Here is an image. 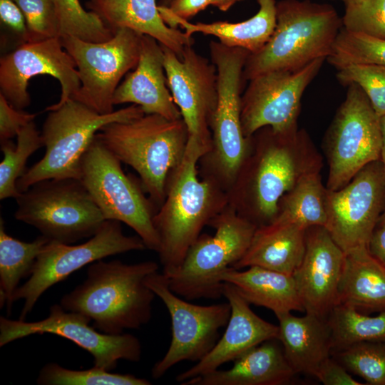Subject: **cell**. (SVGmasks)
<instances>
[{
  "mask_svg": "<svg viewBox=\"0 0 385 385\" xmlns=\"http://www.w3.org/2000/svg\"><path fill=\"white\" fill-rule=\"evenodd\" d=\"M321 158L306 132L282 134L264 127L227 191L228 204L257 227L276 218L281 197L304 175L320 170Z\"/></svg>",
  "mask_w": 385,
  "mask_h": 385,
  "instance_id": "cell-1",
  "label": "cell"
},
{
  "mask_svg": "<svg viewBox=\"0 0 385 385\" xmlns=\"http://www.w3.org/2000/svg\"><path fill=\"white\" fill-rule=\"evenodd\" d=\"M210 150L189 136L184 156L170 172L165 200L153 217L160 243L158 254L166 276L180 267L205 226L228 205L222 188L210 179L198 178L199 160Z\"/></svg>",
  "mask_w": 385,
  "mask_h": 385,
  "instance_id": "cell-2",
  "label": "cell"
},
{
  "mask_svg": "<svg viewBox=\"0 0 385 385\" xmlns=\"http://www.w3.org/2000/svg\"><path fill=\"white\" fill-rule=\"evenodd\" d=\"M158 269L154 261L97 260L88 267L85 280L65 294L60 304L66 311L85 315L105 334L139 329L150 320L156 296L145 279Z\"/></svg>",
  "mask_w": 385,
  "mask_h": 385,
  "instance_id": "cell-3",
  "label": "cell"
},
{
  "mask_svg": "<svg viewBox=\"0 0 385 385\" xmlns=\"http://www.w3.org/2000/svg\"><path fill=\"white\" fill-rule=\"evenodd\" d=\"M343 26L330 4L282 0L276 5V26L267 43L246 61L244 81L272 71H296L327 58Z\"/></svg>",
  "mask_w": 385,
  "mask_h": 385,
  "instance_id": "cell-4",
  "label": "cell"
},
{
  "mask_svg": "<svg viewBox=\"0 0 385 385\" xmlns=\"http://www.w3.org/2000/svg\"><path fill=\"white\" fill-rule=\"evenodd\" d=\"M121 163L139 175L143 188L158 208L165 197L170 172L182 160L189 134L183 118L145 114L126 122H114L96 135Z\"/></svg>",
  "mask_w": 385,
  "mask_h": 385,
  "instance_id": "cell-5",
  "label": "cell"
},
{
  "mask_svg": "<svg viewBox=\"0 0 385 385\" xmlns=\"http://www.w3.org/2000/svg\"><path fill=\"white\" fill-rule=\"evenodd\" d=\"M209 50L217 72L218 98L210 124L212 148L198 164L202 178L227 192L251 148V137L245 136L241 123L243 71L250 52L215 41L210 42Z\"/></svg>",
  "mask_w": 385,
  "mask_h": 385,
  "instance_id": "cell-6",
  "label": "cell"
},
{
  "mask_svg": "<svg viewBox=\"0 0 385 385\" xmlns=\"http://www.w3.org/2000/svg\"><path fill=\"white\" fill-rule=\"evenodd\" d=\"M145 115L140 106H130L101 114L82 103L70 98L48 111L41 137L46 152L16 182L20 192L46 179L81 178V159L105 125L126 122Z\"/></svg>",
  "mask_w": 385,
  "mask_h": 385,
  "instance_id": "cell-7",
  "label": "cell"
},
{
  "mask_svg": "<svg viewBox=\"0 0 385 385\" xmlns=\"http://www.w3.org/2000/svg\"><path fill=\"white\" fill-rule=\"evenodd\" d=\"M209 225L215 235L201 234L180 267L165 275L170 289L187 300L222 297L221 275L243 257L257 227L229 204Z\"/></svg>",
  "mask_w": 385,
  "mask_h": 385,
  "instance_id": "cell-8",
  "label": "cell"
},
{
  "mask_svg": "<svg viewBox=\"0 0 385 385\" xmlns=\"http://www.w3.org/2000/svg\"><path fill=\"white\" fill-rule=\"evenodd\" d=\"M16 220L36 227L50 241L73 244L90 238L105 218L82 182L46 179L16 198Z\"/></svg>",
  "mask_w": 385,
  "mask_h": 385,
  "instance_id": "cell-9",
  "label": "cell"
},
{
  "mask_svg": "<svg viewBox=\"0 0 385 385\" xmlns=\"http://www.w3.org/2000/svg\"><path fill=\"white\" fill-rule=\"evenodd\" d=\"M80 180L106 220L126 224L147 249L159 252L160 240L153 225L158 208L134 178L124 173L120 160L96 136L81 159Z\"/></svg>",
  "mask_w": 385,
  "mask_h": 385,
  "instance_id": "cell-10",
  "label": "cell"
},
{
  "mask_svg": "<svg viewBox=\"0 0 385 385\" xmlns=\"http://www.w3.org/2000/svg\"><path fill=\"white\" fill-rule=\"evenodd\" d=\"M325 140L329 190L344 187L367 164L381 160L379 117L357 85H348Z\"/></svg>",
  "mask_w": 385,
  "mask_h": 385,
  "instance_id": "cell-11",
  "label": "cell"
},
{
  "mask_svg": "<svg viewBox=\"0 0 385 385\" xmlns=\"http://www.w3.org/2000/svg\"><path fill=\"white\" fill-rule=\"evenodd\" d=\"M143 34L120 29L103 42L64 36L60 40L73 59L81 87L73 98L101 114L113 112V97L125 74L139 61Z\"/></svg>",
  "mask_w": 385,
  "mask_h": 385,
  "instance_id": "cell-12",
  "label": "cell"
},
{
  "mask_svg": "<svg viewBox=\"0 0 385 385\" xmlns=\"http://www.w3.org/2000/svg\"><path fill=\"white\" fill-rule=\"evenodd\" d=\"M145 249L138 235H125L120 222L113 220H105L98 231L82 244L50 241L37 257L29 279L14 294V302L23 299L24 302L19 319L25 320L48 289L85 265L111 255Z\"/></svg>",
  "mask_w": 385,
  "mask_h": 385,
  "instance_id": "cell-13",
  "label": "cell"
},
{
  "mask_svg": "<svg viewBox=\"0 0 385 385\" xmlns=\"http://www.w3.org/2000/svg\"><path fill=\"white\" fill-rule=\"evenodd\" d=\"M146 284L165 305L171 319L172 339L164 356L151 369L153 379H160L183 361L197 362L219 340V331L230 317L229 302L197 305L183 299L170 288L168 278L158 271L145 279Z\"/></svg>",
  "mask_w": 385,
  "mask_h": 385,
  "instance_id": "cell-14",
  "label": "cell"
},
{
  "mask_svg": "<svg viewBox=\"0 0 385 385\" xmlns=\"http://www.w3.org/2000/svg\"><path fill=\"white\" fill-rule=\"evenodd\" d=\"M91 319L78 312L65 310L53 304L47 317L37 322L0 317V346L35 334H53L64 337L91 354L93 365L111 371L120 360L139 361L142 346L133 334H108L101 332Z\"/></svg>",
  "mask_w": 385,
  "mask_h": 385,
  "instance_id": "cell-15",
  "label": "cell"
},
{
  "mask_svg": "<svg viewBox=\"0 0 385 385\" xmlns=\"http://www.w3.org/2000/svg\"><path fill=\"white\" fill-rule=\"evenodd\" d=\"M385 209V165L367 164L344 187L327 189L326 229L344 252L367 247Z\"/></svg>",
  "mask_w": 385,
  "mask_h": 385,
  "instance_id": "cell-16",
  "label": "cell"
},
{
  "mask_svg": "<svg viewBox=\"0 0 385 385\" xmlns=\"http://www.w3.org/2000/svg\"><path fill=\"white\" fill-rule=\"evenodd\" d=\"M325 58L296 71H272L250 80L241 101V123L246 138L270 127L277 133L297 130L302 95Z\"/></svg>",
  "mask_w": 385,
  "mask_h": 385,
  "instance_id": "cell-17",
  "label": "cell"
},
{
  "mask_svg": "<svg viewBox=\"0 0 385 385\" xmlns=\"http://www.w3.org/2000/svg\"><path fill=\"white\" fill-rule=\"evenodd\" d=\"M44 74L56 78L61 88L59 101L48 106L46 111L73 98L81 87L76 63L60 37L22 43L4 56L0 61V93L14 108L22 110L31 103L27 91L29 80Z\"/></svg>",
  "mask_w": 385,
  "mask_h": 385,
  "instance_id": "cell-18",
  "label": "cell"
},
{
  "mask_svg": "<svg viewBox=\"0 0 385 385\" xmlns=\"http://www.w3.org/2000/svg\"><path fill=\"white\" fill-rule=\"evenodd\" d=\"M167 84L189 136L212 148L210 124L218 98L217 72L213 63L188 46L180 59L162 45Z\"/></svg>",
  "mask_w": 385,
  "mask_h": 385,
  "instance_id": "cell-19",
  "label": "cell"
},
{
  "mask_svg": "<svg viewBox=\"0 0 385 385\" xmlns=\"http://www.w3.org/2000/svg\"><path fill=\"white\" fill-rule=\"evenodd\" d=\"M344 252L323 226L306 230L303 259L292 276L306 313L327 318L338 304Z\"/></svg>",
  "mask_w": 385,
  "mask_h": 385,
  "instance_id": "cell-20",
  "label": "cell"
},
{
  "mask_svg": "<svg viewBox=\"0 0 385 385\" xmlns=\"http://www.w3.org/2000/svg\"><path fill=\"white\" fill-rule=\"evenodd\" d=\"M222 294L231 307L226 329L205 356L176 376L175 381L180 384L190 379L215 371L223 364L234 361L251 348L278 337V325L257 315L250 308V304L232 284L224 282Z\"/></svg>",
  "mask_w": 385,
  "mask_h": 385,
  "instance_id": "cell-21",
  "label": "cell"
},
{
  "mask_svg": "<svg viewBox=\"0 0 385 385\" xmlns=\"http://www.w3.org/2000/svg\"><path fill=\"white\" fill-rule=\"evenodd\" d=\"M113 103H131L140 106L145 114L182 118L167 84L161 45L154 38L142 36L138 63L116 88Z\"/></svg>",
  "mask_w": 385,
  "mask_h": 385,
  "instance_id": "cell-22",
  "label": "cell"
},
{
  "mask_svg": "<svg viewBox=\"0 0 385 385\" xmlns=\"http://www.w3.org/2000/svg\"><path fill=\"white\" fill-rule=\"evenodd\" d=\"M86 6L113 32L128 29L150 36L180 59L186 46L194 44L192 35L164 22L156 0H88Z\"/></svg>",
  "mask_w": 385,
  "mask_h": 385,
  "instance_id": "cell-23",
  "label": "cell"
},
{
  "mask_svg": "<svg viewBox=\"0 0 385 385\" xmlns=\"http://www.w3.org/2000/svg\"><path fill=\"white\" fill-rule=\"evenodd\" d=\"M228 369H217L182 385H284L296 372L278 339L267 340L236 358Z\"/></svg>",
  "mask_w": 385,
  "mask_h": 385,
  "instance_id": "cell-24",
  "label": "cell"
},
{
  "mask_svg": "<svg viewBox=\"0 0 385 385\" xmlns=\"http://www.w3.org/2000/svg\"><path fill=\"white\" fill-rule=\"evenodd\" d=\"M276 317L279 322L277 339L289 364L296 374L316 376L332 351L327 319L309 313L297 317L285 312Z\"/></svg>",
  "mask_w": 385,
  "mask_h": 385,
  "instance_id": "cell-25",
  "label": "cell"
},
{
  "mask_svg": "<svg viewBox=\"0 0 385 385\" xmlns=\"http://www.w3.org/2000/svg\"><path fill=\"white\" fill-rule=\"evenodd\" d=\"M306 230L274 223L257 227L246 252L232 268L258 266L292 275L304 257Z\"/></svg>",
  "mask_w": 385,
  "mask_h": 385,
  "instance_id": "cell-26",
  "label": "cell"
},
{
  "mask_svg": "<svg viewBox=\"0 0 385 385\" xmlns=\"http://www.w3.org/2000/svg\"><path fill=\"white\" fill-rule=\"evenodd\" d=\"M241 271L229 268L221 280L232 284L250 304L264 307L274 314L304 312L292 275L258 266Z\"/></svg>",
  "mask_w": 385,
  "mask_h": 385,
  "instance_id": "cell-27",
  "label": "cell"
},
{
  "mask_svg": "<svg viewBox=\"0 0 385 385\" xmlns=\"http://www.w3.org/2000/svg\"><path fill=\"white\" fill-rule=\"evenodd\" d=\"M257 3L258 11L249 19L238 23L192 24L187 20L160 14L164 22L172 28L180 26L190 35L195 33L212 35L226 46L242 48L255 53L267 43L276 26V1L257 0Z\"/></svg>",
  "mask_w": 385,
  "mask_h": 385,
  "instance_id": "cell-28",
  "label": "cell"
},
{
  "mask_svg": "<svg viewBox=\"0 0 385 385\" xmlns=\"http://www.w3.org/2000/svg\"><path fill=\"white\" fill-rule=\"evenodd\" d=\"M338 304L358 310H385V267L359 247L344 252Z\"/></svg>",
  "mask_w": 385,
  "mask_h": 385,
  "instance_id": "cell-29",
  "label": "cell"
},
{
  "mask_svg": "<svg viewBox=\"0 0 385 385\" xmlns=\"http://www.w3.org/2000/svg\"><path fill=\"white\" fill-rule=\"evenodd\" d=\"M320 170L302 176L280 199L275 220L272 222L294 225L304 229L325 227L327 222V188Z\"/></svg>",
  "mask_w": 385,
  "mask_h": 385,
  "instance_id": "cell-30",
  "label": "cell"
},
{
  "mask_svg": "<svg viewBox=\"0 0 385 385\" xmlns=\"http://www.w3.org/2000/svg\"><path fill=\"white\" fill-rule=\"evenodd\" d=\"M50 240L40 235L32 242H23L8 235L0 220V304H6L8 314L21 279L29 277L35 261Z\"/></svg>",
  "mask_w": 385,
  "mask_h": 385,
  "instance_id": "cell-31",
  "label": "cell"
},
{
  "mask_svg": "<svg viewBox=\"0 0 385 385\" xmlns=\"http://www.w3.org/2000/svg\"><path fill=\"white\" fill-rule=\"evenodd\" d=\"M326 319L332 335V354L361 342L385 341V310L372 317L353 306L337 304Z\"/></svg>",
  "mask_w": 385,
  "mask_h": 385,
  "instance_id": "cell-32",
  "label": "cell"
},
{
  "mask_svg": "<svg viewBox=\"0 0 385 385\" xmlns=\"http://www.w3.org/2000/svg\"><path fill=\"white\" fill-rule=\"evenodd\" d=\"M17 143L11 140H1L3 160L0 163V199L17 198L21 192L16 187L18 179L26 172L29 158L43 143L34 121L23 128L17 135Z\"/></svg>",
  "mask_w": 385,
  "mask_h": 385,
  "instance_id": "cell-33",
  "label": "cell"
},
{
  "mask_svg": "<svg viewBox=\"0 0 385 385\" xmlns=\"http://www.w3.org/2000/svg\"><path fill=\"white\" fill-rule=\"evenodd\" d=\"M55 9L60 37L70 36L90 42H103L114 32L91 11H86L78 0H51Z\"/></svg>",
  "mask_w": 385,
  "mask_h": 385,
  "instance_id": "cell-34",
  "label": "cell"
},
{
  "mask_svg": "<svg viewBox=\"0 0 385 385\" xmlns=\"http://www.w3.org/2000/svg\"><path fill=\"white\" fill-rule=\"evenodd\" d=\"M39 385H150L145 379L132 374L112 373L93 366L85 370L64 368L52 362L44 365L36 379Z\"/></svg>",
  "mask_w": 385,
  "mask_h": 385,
  "instance_id": "cell-35",
  "label": "cell"
},
{
  "mask_svg": "<svg viewBox=\"0 0 385 385\" xmlns=\"http://www.w3.org/2000/svg\"><path fill=\"white\" fill-rule=\"evenodd\" d=\"M327 60L336 68L353 63L385 66V39L349 31L342 26Z\"/></svg>",
  "mask_w": 385,
  "mask_h": 385,
  "instance_id": "cell-36",
  "label": "cell"
},
{
  "mask_svg": "<svg viewBox=\"0 0 385 385\" xmlns=\"http://www.w3.org/2000/svg\"><path fill=\"white\" fill-rule=\"evenodd\" d=\"M334 354L339 363L366 384L385 385V341L361 342Z\"/></svg>",
  "mask_w": 385,
  "mask_h": 385,
  "instance_id": "cell-37",
  "label": "cell"
},
{
  "mask_svg": "<svg viewBox=\"0 0 385 385\" xmlns=\"http://www.w3.org/2000/svg\"><path fill=\"white\" fill-rule=\"evenodd\" d=\"M337 70V78L341 83L357 85L368 98L378 116L385 115V66L353 63Z\"/></svg>",
  "mask_w": 385,
  "mask_h": 385,
  "instance_id": "cell-38",
  "label": "cell"
},
{
  "mask_svg": "<svg viewBox=\"0 0 385 385\" xmlns=\"http://www.w3.org/2000/svg\"><path fill=\"white\" fill-rule=\"evenodd\" d=\"M21 10L29 34L28 42L59 38L58 20L51 0H13Z\"/></svg>",
  "mask_w": 385,
  "mask_h": 385,
  "instance_id": "cell-39",
  "label": "cell"
},
{
  "mask_svg": "<svg viewBox=\"0 0 385 385\" xmlns=\"http://www.w3.org/2000/svg\"><path fill=\"white\" fill-rule=\"evenodd\" d=\"M343 28L385 39V0H366L360 6L345 9Z\"/></svg>",
  "mask_w": 385,
  "mask_h": 385,
  "instance_id": "cell-40",
  "label": "cell"
},
{
  "mask_svg": "<svg viewBox=\"0 0 385 385\" xmlns=\"http://www.w3.org/2000/svg\"><path fill=\"white\" fill-rule=\"evenodd\" d=\"M36 113H29L14 108L0 93V139L11 140L34 121Z\"/></svg>",
  "mask_w": 385,
  "mask_h": 385,
  "instance_id": "cell-41",
  "label": "cell"
},
{
  "mask_svg": "<svg viewBox=\"0 0 385 385\" xmlns=\"http://www.w3.org/2000/svg\"><path fill=\"white\" fill-rule=\"evenodd\" d=\"M324 385H363L336 359L331 356L320 366L316 376Z\"/></svg>",
  "mask_w": 385,
  "mask_h": 385,
  "instance_id": "cell-42",
  "label": "cell"
},
{
  "mask_svg": "<svg viewBox=\"0 0 385 385\" xmlns=\"http://www.w3.org/2000/svg\"><path fill=\"white\" fill-rule=\"evenodd\" d=\"M1 21L19 36L23 43L28 42L29 34L25 17L13 0H0Z\"/></svg>",
  "mask_w": 385,
  "mask_h": 385,
  "instance_id": "cell-43",
  "label": "cell"
},
{
  "mask_svg": "<svg viewBox=\"0 0 385 385\" xmlns=\"http://www.w3.org/2000/svg\"><path fill=\"white\" fill-rule=\"evenodd\" d=\"M212 0H173L168 6H158L160 14L188 21L207 6Z\"/></svg>",
  "mask_w": 385,
  "mask_h": 385,
  "instance_id": "cell-44",
  "label": "cell"
},
{
  "mask_svg": "<svg viewBox=\"0 0 385 385\" xmlns=\"http://www.w3.org/2000/svg\"><path fill=\"white\" fill-rule=\"evenodd\" d=\"M369 253L385 267V216L381 215L367 245Z\"/></svg>",
  "mask_w": 385,
  "mask_h": 385,
  "instance_id": "cell-45",
  "label": "cell"
},
{
  "mask_svg": "<svg viewBox=\"0 0 385 385\" xmlns=\"http://www.w3.org/2000/svg\"><path fill=\"white\" fill-rule=\"evenodd\" d=\"M242 0H212V5L222 11H227L235 3Z\"/></svg>",
  "mask_w": 385,
  "mask_h": 385,
  "instance_id": "cell-46",
  "label": "cell"
},
{
  "mask_svg": "<svg viewBox=\"0 0 385 385\" xmlns=\"http://www.w3.org/2000/svg\"><path fill=\"white\" fill-rule=\"evenodd\" d=\"M379 123L381 136V160L385 165V115L379 117Z\"/></svg>",
  "mask_w": 385,
  "mask_h": 385,
  "instance_id": "cell-47",
  "label": "cell"
},
{
  "mask_svg": "<svg viewBox=\"0 0 385 385\" xmlns=\"http://www.w3.org/2000/svg\"><path fill=\"white\" fill-rule=\"evenodd\" d=\"M342 1L345 6V9H352L362 5L366 0H337Z\"/></svg>",
  "mask_w": 385,
  "mask_h": 385,
  "instance_id": "cell-48",
  "label": "cell"
},
{
  "mask_svg": "<svg viewBox=\"0 0 385 385\" xmlns=\"http://www.w3.org/2000/svg\"><path fill=\"white\" fill-rule=\"evenodd\" d=\"M173 0H159L158 6L168 7Z\"/></svg>",
  "mask_w": 385,
  "mask_h": 385,
  "instance_id": "cell-49",
  "label": "cell"
},
{
  "mask_svg": "<svg viewBox=\"0 0 385 385\" xmlns=\"http://www.w3.org/2000/svg\"><path fill=\"white\" fill-rule=\"evenodd\" d=\"M382 215H383L384 216H385V209H384V212L382 213Z\"/></svg>",
  "mask_w": 385,
  "mask_h": 385,
  "instance_id": "cell-50",
  "label": "cell"
}]
</instances>
